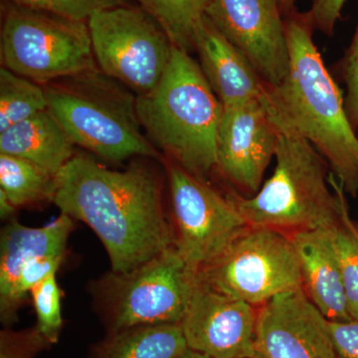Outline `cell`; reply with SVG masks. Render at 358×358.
<instances>
[{
	"mask_svg": "<svg viewBox=\"0 0 358 358\" xmlns=\"http://www.w3.org/2000/svg\"><path fill=\"white\" fill-rule=\"evenodd\" d=\"M255 343L265 358H336L329 320L303 288L261 306Z\"/></svg>",
	"mask_w": 358,
	"mask_h": 358,
	"instance_id": "14",
	"label": "cell"
},
{
	"mask_svg": "<svg viewBox=\"0 0 358 358\" xmlns=\"http://www.w3.org/2000/svg\"><path fill=\"white\" fill-rule=\"evenodd\" d=\"M174 225V245L199 272L249 227L231 196L173 160L166 162Z\"/></svg>",
	"mask_w": 358,
	"mask_h": 358,
	"instance_id": "10",
	"label": "cell"
},
{
	"mask_svg": "<svg viewBox=\"0 0 358 358\" xmlns=\"http://www.w3.org/2000/svg\"><path fill=\"white\" fill-rule=\"evenodd\" d=\"M47 108L75 145L107 162L159 157L138 114V96L99 68L44 85Z\"/></svg>",
	"mask_w": 358,
	"mask_h": 358,
	"instance_id": "5",
	"label": "cell"
},
{
	"mask_svg": "<svg viewBox=\"0 0 358 358\" xmlns=\"http://www.w3.org/2000/svg\"><path fill=\"white\" fill-rule=\"evenodd\" d=\"M193 46L200 68L223 107L262 100L267 85L207 15L196 26Z\"/></svg>",
	"mask_w": 358,
	"mask_h": 358,
	"instance_id": "15",
	"label": "cell"
},
{
	"mask_svg": "<svg viewBox=\"0 0 358 358\" xmlns=\"http://www.w3.org/2000/svg\"><path fill=\"white\" fill-rule=\"evenodd\" d=\"M2 65L44 85L96 69L88 21L9 3L2 20Z\"/></svg>",
	"mask_w": 358,
	"mask_h": 358,
	"instance_id": "7",
	"label": "cell"
},
{
	"mask_svg": "<svg viewBox=\"0 0 358 358\" xmlns=\"http://www.w3.org/2000/svg\"><path fill=\"white\" fill-rule=\"evenodd\" d=\"M188 350L180 324H152L110 333L93 358H178Z\"/></svg>",
	"mask_w": 358,
	"mask_h": 358,
	"instance_id": "19",
	"label": "cell"
},
{
	"mask_svg": "<svg viewBox=\"0 0 358 358\" xmlns=\"http://www.w3.org/2000/svg\"><path fill=\"white\" fill-rule=\"evenodd\" d=\"M196 282V271L173 245L128 272L110 270L93 282L91 294L110 333H115L180 324Z\"/></svg>",
	"mask_w": 358,
	"mask_h": 358,
	"instance_id": "6",
	"label": "cell"
},
{
	"mask_svg": "<svg viewBox=\"0 0 358 358\" xmlns=\"http://www.w3.org/2000/svg\"><path fill=\"white\" fill-rule=\"evenodd\" d=\"M206 15L266 85L275 86L284 79L289 48L281 0H213Z\"/></svg>",
	"mask_w": 358,
	"mask_h": 358,
	"instance_id": "11",
	"label": "cell"
},
{
	"mask_svg": "<svg viewBox=\"0 0 358 358\" xmlns=\"http://www.w3.org/2000/svg\"><path fill=\"white\" fill-rule=\"evenodd\" d=\"M136 105L148 140L167 159L203 180L217 169L223 105L190 53L174 47L162 81Z\"/></svg>",
	"mask_w": 358,
	"mask_h": 358,
	"instance_id": "3",
	"label": "cell"
},
{
	"mask_svg": "<svg viewBox=\"0 0 358 358\" xmlns=\"http://www.w3.org/2000/svg\"><path fill=\"white\" fill-rule=\"evenodd\" d=\"M294 3L296 0H281V9L284 15L294 10Z\"/></svg>",
	"mask_w": 358,
	"mask_h": 358,
	"instance_id": "31",
	"label": "cell"
},
{
	"mask_svg": "<svg viewBox=\"0 0 358 358\" xmlns=\"http://www.w3.org/2000/svg\"><path fill=\"white\" fill-rule=\"evenodd\" d=\"M88 25L99 69L136 96L159 84L174 46L140 4L99 11L89 18Z\"/></svg>",
	"mask_w": 358,
	"mask_h": 358,
	"instance_id": "9",
	"label": "cell"
},
{
	"mask_svg": "<svg viewBox=\"0 0 358 358\" xmlns=\"http://www.w3.org/2000/svg\"><path fill=\"white\" fill-rule=\"evenodd\" d=\"M53 203L89 226L101 240L112 271L128 272L173 246L162 178L145 162L114 171L75 155L58 174Z\"/></svg>",
	"mask_w": 358,
	"mask_h": 358,
	"instance_id": "1",
	"label": "cell"
},
{
	"mask_svg": "<svg viewBox=\"0 0 358 358\" xmlns=\"http://www.w3.org/2000/svg\"><path fill=\"white\" fill-rule=\"evenodd\" d=\"M279 138L262 100L223 107L217 134L218 171L240 192L252 196L262 186Z\"/></svg>",
	"mask_w": 358,
	"mask_h": 358,
	"instance_id": "13",
	"label": "cell"
},
{
	"mask_svg": "<svg viewBox=\"0 0 358 358\" xmlns=\"http://www.w3.org/2000/svg\"><path fill=\"white\" fill-rule=\"evenodd\" d=\"M33 307L36 313V327L40 333L54 345L57 343L63 327L62 291L56 274L49 275L37 285L31 293Z\"/></svg>",
	"mask_w": 358,
	"mask_h": 358,
	"instance_id": "24",
	"label": "cell"
},
{
	"mask_svg": "<svg viewBox=\"0 0 358 358\" xmlns=\"http://www.w3.org/2000/svg\"><path fill=\"white\" fill-rule=\"evenodd\" d=\"M339 73L346 88V114L352 128L358 131V23L352 43L339 62Z\"/></svg>",
	"mask_w": 358,
	"mask_h": 358,
	"instance_id": "27",
	"label": "cell"
},
{
	"mask_svg": "<svg viewBox=\"0 0 358 358\" xmlns=\"http://www.w3.org/2000/svg\"><path fill=\"white\" fill-rule=\"evenodd\" d=\"M254 358H265L263 357L261 353H259L258 352H256L255 355H254Z\"/></svg>",
	"mask_w": 358,
	"mask_h": 358,
	"instance_id": "33",
	"label": "cell"
},
{
	"mask_svg": "<svg viewBox=\"0 0 358 358\" xmlns=\"http://www.w3.org/2000/svg\"><path fill=\"white\" fill-rule=\"evenodd\" d=\"M329 324L336 358H358V320Z\"/></svg>",
	"mask_w": 358,
	"mask_h": 358,
	"instance_id": "29",
	"label": "cell"
},
{
	"mask_svg": "<svg viewBox=\"0 0 358 358\" xmlns=\"http://www.w3.org/2000/svg\"><path fill=\"white\" fill-rule=\"evenodd\" d=\"M16 207L14 206L13 202L6 196V193L0 189V215L4 220H11L15 215Z\"/></svg>",
	"mask_w": 358,
	"mask_h": 358,
	"instance_id": "30",
	"label": "cell"
},
{
	"mask_svg": "<svg viewBox=\"0 0 358 358\" xmlns=\"http://www.w3.org/2000/svg\"><path fill=\"white\" fill-rule=\"evenodd\" d=\"M51 345L36 326L22 331L6 327L0 333V358H34Z\"/></svg>",
	"mask_w": 358,
	"mask_h": 358,
	"instance_id": "26",
	"label": "cell"
},
{
	"mask_svg": "<svg viewBox=\"0 0 358 358\" xmlns=\"http://www.w3.org/2000/svg\"><path fill=\"white\" fill-rule=\"evenodd\" d=\"M75 220L61 215L42 227H27L11 219L0 235V305L6 303L23 267L42 257L67 255Z\"/></svg>",
	"mask_w": 358,
	"mask_h": 358,
	"instance_id": "17",
	"label": "cell"
},
{
	"mask_svg": "<svg viewBox=\"0 0 358 358\" xmlns=\"http://www.w3.org/2000/svg\"><path fill=\"white\" fill-rule=\"evenodd\" d=\"M289 69L262 102L280 133L308 141L322 155L346 194H358V136L341 94L313 43V28L296 9L284 15Z\"/></svg>",
	"mask_w": 358,
	"mask_h": 358,
	"instance_id": "2",
	"label": "cell"
},
{
	"mask_svg": "<svg viewBox=\"0 0 358 358\" xmlns=\"http://www.w3.org/2000/svg\"><path fill=\"white\" fill-rule=\"evenodd\" d=\"M9 3L40 9L72 20L88 21L94 14L114 7L134 4L138 0H7Z\"/></svg>",
	"mask_w": 358,
	"mask_h": 358,
	"instance_id": "25",
	"label": "cell"
},
{
	"mask_svg": "<svg viewBox=\"0 0 358 358\" xmlns=\"http://www.w3.org/2000/svg\"><path fill=\"white\" fill-rule=\"evenodd\" d=\"M178 358H210L207 355H202V353L194 352V350H188L185 355H181Z\"/></svg>",
	"mask_w": 358,
	"mask_h": 358,
	"instance_id": "32",
	"label": "cell"
},
{
	"mask_svg": "<svg viewBox=\"0 0 358 358\" xmlns=\"http://www.w3.org/2000/svg\"><path fill=\"white\" fill-rule=\"evenodd\" d=\"M333 235L348 312L352 320H358V229L350 218L348 201L343 205L341 222L333 228Z\"/></svg>",
	"mask_w": 358,
	"mask_h": 358,
	"instance_id": "23",
	"label": "cell"
},
{
	"mask_svg": "<svg viewBox=\"0 0 358 358\" xmlns=\"http://www.w3.org/2000/svg\"><path fill=\"white\" fill-rule=\"evenodd\" d=\"M272 176L250 197L231 195L247 224L286 233L333 228L341 222L346 193L308 141L280 133Z\"/></svg>",
	"mask_w": 358,
	"mask_h": 358,
	"instance_id": "4",
	"label": "cell"
},
{
	"mask_svg": "<svg viewBox=\"0 0 358 358\" xmlns=\"http://www.w3.org/2000/svg\"><path fill=\"white\" fill-rule=\"evenodd\" d=\"M48 109L42 85L2 67L0 70V131Z\"/></svg>",
	"mask_w": 358,
	"mask_h": 358,
	"instance_id": "22",
	"label": "cell"
},
{
	"mask_svg": "<svg viewBox=\"0 0 358 358\" xmlns=\"http://www.w3.org/2000/svg\"><path fill=\"white\" fill-rule=\"evenodd\" d=\"M255 307L197 278L180 327L188 348L210 358H254Z\"/></svg>",
	"mask_w": 358,
	"mask_h": 358,
	"instance_id": "12",
	"label": "cell"
},
{
	"mask_svg": "<svg viewBox=\"0 0 358 358\" xmlns=\"http://www.w3.org/2000/svg\"><path fill=\"white\" fill-rule=\"evenodd\" d=\"M197 278L253 307H261L285 292L303 288L300 261L289 233L252 226L200 268Z\"/></svg>",
	"mask_w": 358,
	"mask_h": 358,
	"instance_id": "8",
	"label": "cell"
},
{
	"mask_svg": "<svg viewBox=\"0 0 358 358\" xmlns=\"http://www.w3.org/2000/svg\"><path fill=\"white\" fill-rule=\"evenodd\" d=\"M345 1L346 0H312V6L310 10L306 13V15L313 30L331 36L336 22L341 18Z\"/></svg>",
	"mask_w": 358,
	"mask_h": 358,
	"instance_id": "28",
	"label": "cell"
},
{
	"mask_svg": "<svg viewBox=\"0 0 358 358\" xmlns=\"http://www.w3.org/2000/svg\"><path fill=\"white\" fill-rule=\"evenodd\" d=\"M74 145L48 109L0 131V154L29 160L56 176L74 157Z\"/></svg>",
	"mask_w": 358,
	"mask_h": 358,
	"instance_id": "18",
	"label": "cell"
},
{
	"mask_svg": "<svg viewBox=\"0 0 358 358\" xmlns=\"http://www.w3.org/2000/svg\"><path fill=\"white\" fill-rule=\"evenodd\" d=\"M334 228V227H333ZM333 228L289 233L300 261L303 289L331 322L352 320L341 279Z\"/></svg>",
	"mask_w": 358,
	"mask_h": 358,
	"instance_id": "16",
	"label": "cell"
},
{
	"mask_svg": "<svg viewBox=\"0 0 358 358\" xmlns=\"http://www.w3.org/2000/svg\"><path fill=\"white\" fill-rule=\"evenodd\" d=\"M213 0H138L166 33L176 48L194 51V34Z\"/></svg>",
	"mask_w": 358,
	"mask_h": 358,
	"instance_id": "21",
	"label": "cell"
},
{
	"mask_svg": "<svg viewBox=\"0 0 358 358\" xmlns=\"http://www.w3.org/2000/svg\"><path fill=\"white\" fill-rule=\"evenodd\" d=\"M58 179L29 160L0 154V189L16 208L53 202Z\"/></svg>",
	"mask_w": 358,
	"mask_h": 358,
	"instance_id": "20",
	"label": "cell"
},
{
	"mask_svg": "<svg viewBox=\"0 0 358 358\" xmlns=\"http://www.w3.org/2000/svg\"><path fill=\"white\" fill-rule=\"evenodd\" d=\"M357 136H358V131H357Z\"/></svg>",
	"mask_w": 358,
	"mask_h": 358,
	"instance_id": "34",
	"label": "cell"
}]
</instances>
